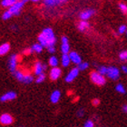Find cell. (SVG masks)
Instances as JSON below:
<instances>
[{"label":"cell","mask_w":127,"mask_h":127,"mask_svg":"<svg viewBox=\"0 0 127 127\" xmlns=\"http://www.w3.org/2000/svg\"><path fill=\"white\" fill-rule=\"evenodd\" d=\"M38 42L40 45H43V47H50L55 46L56 42V35L54 34V31L51 28H45L41 32V34L38 35Z\"/></svg>","instance_id":"cell-1"},{"label":"cell","mask_w":127,"mask_h":127,"mask_svg":"<svg viewBox=\"0 0 127 127\" xmlns=\"http://www.w3.org/2000/svg\"><path fill=\"white\" fill-rule=\"evenodd\" d=\"M90 79L95 85H98V86H103V85H105V83H106L105 77L103 76V75H102L101 74H99L97 71L91 72Z\"/></svg>","instance_id":"cell-2"},{"label":"cell","mask_w":127,"mask_h":127,"mask_svg":"<svg viewBox=\"0 0 127 127\" xmlns=\"http://www.w3.org/2000/svg\"><path fill=\"white\" fill-rule=\"evenodd\" d=\"M17 64H18V56L17 55H12L8 59V69L11 73H15L17 70Z\"/></svg>","instance_id":"cell-3"},{"label":"cell","mask_w":127,"mask_h":127,"mask_svg":"<svg viewBox=\"0 0 127 127\" xmlns=\"http://www.w3.org/2000/svg\"><path fill=\"white\" fill-rule=\"evenodd\" d=\"M25 3L26 2H25L24 0H23V1H17L15 5L8 8V10L10 11L11 14H12L13 16H17V15H19L21 9L23 8V6H24Z\"/></svg>","instance_id":"cell-4"},{"label":"cell","mask_w":127,"mask_h":127,"mask_svg":"<svg viewBox=\"0 0 127 127\" xmlns=\"http://www.w3.org/2000/svg\"><path fill=\"white\" fill-rule=\"evenodd\" d=\"M107 76L110 78V79L115 80L119 79L120 77V71L119 69L115 67V66H109L108 67V72H107Z\"/></svg>","instance_id":"cell-5"},{"label":"cell","mask_w":127,"mask_h":127,"mask_svg":"<svg viewBox=\"0 0 127 127\" xmlns=\"http://www.w3.org/2000/svg\"><path fill=\"white\" fill-rule=\"evenodd\" d=\"M45 70H46V64H42L41 62L36 61L34 64V74L38 76L40 74H44Z\"/></svg>","instance_id":"cell-6"},{"label":"cell","mask_w":127,"mask_h":127,"mask_svg":"<svg viewBox=\"0 0 127 127\" xmlns=\"http://www.w3.org/2000/svg\"><path fill=\"white\" fill-rule=\"evenodd\" d=\"M80 70L78 69V67H74V68H72L71 71L69 72L67 75L65 76V82L66 83H72L74 81L79 74Z\"/></svg>","instance_id":"cell-7"},{"label":"cell","mask_w":127,"mask_h":127,"mask_svg":"<svg viewBox=\"0 0 127 127\" xmlns=\"http://www.w3.org/2000/svg\"><path fill=\"white\" fill-rule=\"evenodd\" d=\"M67 0H43V4L47 7H55L56 5H63Z\"/></svg>","instance_id":"cell-8"},{"label":"cell","mask_w":127,"mask_h":127,"mask_svg":"<svg viewBox=\"0 0 127 127\" xmlns=\"http://www.w3.org/2000/svg\"><path fill=\"white\" fill-rule=\"evenodd\" d=\"M14 122L12 115L9 114H2L0 116V124L3 125H10Z\"/></svg>","instance_id":"cell-9"},{"label":"cell","mask_w":127,"mask_h":127,"mask_svg":"<svg viewBox=\"0 0 127 127\" xmlns=\"http://www.w3.org/2000/svg\"><path fill=\"white\" fill-rule=\"evenodd\" d=\"M62 71L61 69L58 68V67H54L50 70V73H49V77L52 81H56L59 77L61 76Z\"/></svg>","instance_id":"cell-10"},{"label":"cell","mask_w":127,"mask_h":127,"mask_svg":"<svg viewBox=\"0 0 127 127\" xmlns=\"http://www.w3.org/2000/svg\"><path fill=\"white\" fill-rule=\"evenodd\" d=\"M16 98V94L14 91H9L7 93L4 94V95L0 97V101L4 103V102H7V101H12L15 100Z\"/></svg>","instance_id":"cell-11"},{"label":"cell","mask_w":127,"mask_h":127,"mask_svg":"<svg viewBox=\"0 0 127 127\" xmlns=\"http://www.w3.org/2000/svg\"><path fill=\"white\" fill-rule=\"evenodd\" d=\"M95 11L94 9H86V10L83 11L82 13L80 14V18L81 20H84V21H86L88 19L92 17V16L95 15Z\"/></svg>","instance_id":"cell-12"},{"label":"cell","mask_w":127,"mask_h":127,"mask_svg":"<svg viewBox=\"0 0 127 127\" xmlns=\"http://www.w3.org/2000/svg\"><path fill=\"white\" fill-rule=\"evenodd\" d=\"M69 57H70V60L73 64H77V65H79L80 64L82 63V59L80 57V56L76 52H74V51H72L69 53Z\"/></svg>","instance_id":"cell-13"},{"label":"cell","mask_w":127,"mask_h":127,"mask_svg":"<svg viewBox=\"0 0 127 127\" xmlns=\"http://www.w3.org/2000/svg\"><path fill=\"white\" fill-rule=\"evenodd\" d=\"M61 97V92L59 90H55L50 95V101L52 103H57Z\"/></svg>","instance_id":"cell-14"},{"label":"cell","mask_w":127,"mask_h":127,"mask_svg":"<svg viewBox=\"0 0 127 127\" xmlns=\"http://www.w3.org/2000/svg\"><path fill=\"white\" fill-rule=\"evenodd\" d=\"M13 74H14V76H15V78H16L17 81L23 83V81H24V79H25V75H26V74H25L24 72H22L21 70H18V69H17Z\"/></svg>","instance_id":"cell-15"},{"label":"cell","mask_w":127,"mask_h":127,"mask_svg":"<svg viewBox=\"0 0 127 127\" xmlns=\"http://www.w3.org/2000/svg\"><path fill=\"white\" fill-rule=\"evenodd\" d=\"M10 50V45L8 43H5L0 45V55L5 56V54H7Z\"/></svg>","instance_id":"cell-16"},{"label":"cell","mask_w":127,"mask_h":127,"mask_svg":"<svg viewBox=\"0 0 127 127\" xmlns=\"http://www.w3.org/2000/svg\"><path fill=\"white\" fill-rule=\"evenodd\" d=\"M61 63H62V65L64 67H67V66L70 64L71 63V60H70V57H69V54H64L63 56H62V58H61Z\"/></svg>","instance_id":"cell-17"},{"label":"cell","mask_w":127,"mask_h":127,"mask_svg":"<svg viewBox=\"0 0 127 127\" xmlns=\"http://www.w3.org/2000/svg\"><path fill=\"white\" fill-rule=\"evenodd\" d=\"M17 2V0H2L1 1V5L3 7H11Z\"/></svg>","instance_id":"cell-18"},{"label":"cell","mask_w":127,"mask_h":127,"mask_svg":"<svg viewBox=\"0 0 127 127\" xmlns=\"http://www.w3.org/2000/svg\"><path fill=\"white\" fill-rule=\"evenodd\" d=\"M89 27H90L89 23H88L87 21H84V20L80 21L79 24H78V29H79L80 31H85L86 29H88Z\"/></svg>","instance_id":"cell-19"},{"label":"cell","mask_w":127,"mask_h":127,"mask_svg":"<svg viewBox=\"0 0 127 127\" xmlns=\"http://www.w3.org/2000/svg\"><path fill=\"white\" fill-rule=\"evenodd\" d=\"M43 48H44V47H43V45H40L39 43H37V44H34V45H32L31 49H32V51H33V52H34V53L39 54L43 51Z\"/></svg>","instance_id":"cell-20"},{"label":"cell","mask_w":127,"mask_h":127,"mask_svg":"<svg viewBox=\"0 0 127 127\" xmlns=\"http://www.w3.org/2000/svg\"><path fill=\"white\" fill-rule=\"evenodd\" d=\"M48 64H49L50 66H52V68L57 67V65H58V59H57V57H56V56H51L50 58H49Z\"/></svg>","instance_id":"cell-21"},{"label":"cell","mask_w":127,"mask_h":127,"mask_svg":"<svg viewBox=\"0 0 127 127\" xmlns=\"http://www.w3.org/2000/svg\"><path fill=\"white\" fill-rule=\"evenodd\" d=\"M61 52L64 54H67L68 55L70 53V45L69 43H65V44H62L61 45Z\"/></svg>","instance_id":"cell-22"},{"label":"cell","mask_w":127,"mask_h":127,"mask_svg":"<svg viewBox=\"0 0 127 127\" xmlns=\"http://www.w3.org/2000/svg\"><path fill=\"white\" fill-rule=\"evenodd\" d=\"M34 81V76L30 74H26L25 75V79L23 81V84H31L32 82Z\"/></svg>","instance_id":"cell-23"},{"label":"cell","mask_w":127,"mask_h":127,"mask_svg":"<svg viewBox=\"0 0 127 127\" xmlns=\"http://www.w3.org/2000/svg\"><path fill=\"white\" fill-rule=\"evenodd\" d=\"M97 72L99 74H101L102 75H107V72H108V67H106L104 65H102V66H99V68H98Z\"/></svg>","instance_id":"cell-24"},{"label":"cell","mask_w":127,"mask_h":127,"mask_svg":"<svg viewBox=\"0 0 127 127\" xmlns=\"http://www.w3.org/2000/svg\"><path fill=\"white\" fill-rule=\"evenodd\" d=\"M115 90L119 94H122V95H125V94L126 93V90H125V86H124L122 84H118V85L115 86Z\"/></svg>","instance_id":"cell-25"},{"label":"cell","mask_w":127,"mask_h":127,"mask_svg":"<svg viewBox=\"0 0 127 127\" xmlns=\"http://www.w3.org/2000/svg\"><path fill=\"white\" fill-rule=\"evenodd\" d=\"M13 16V15L11 14V12L9 10H6V11H5L4 13H3V15H2V19L3 20H7V19H9V18H11Z\"/></svg>","instance_id":"cell-26"},{"label":"cell","mask_w":127,"mask_h":127,"mask_svg":"<svg viewBox=\"0 0 127 127\" xmlns=\"http://www.w3.org/2000/svg\"><path fill=\"white\" fill-rule=\"evenodd\" d=\"M88 67H89V64L86 63V62H82V63H81L79 65H78V69H79L80 71H84V70H86Z\"/></svg>","instance_id":"cell-27"},{"label":"cell","mask_w":127,"mask_h":127,"mask_svg":"<svg viewBox=\"0 0 127 127\" xmlns=\"http://www.w3.org/2000/svg\"><path fill=\"white\" fill-rule=\"evenodd\" d=\"M45 74H40V75H38V76L36 77L35 82H36L37 84H41V83H43L44 81H45Z\"/></svg>","instance_id":"cell-28"},{"label":"cell","mask_w":127,"mask_h":127,"mask_svg":"<svg viewBox=\"0 0 127 127\" xmlns=\"http://www.w3.org/2000/svg\"><path fill=\"white\" fill-rule=\"evenodd\" d=\"M119 58L123 61H125L127 60V51H122L121 53L119 54Z\"/></svg>","instance_id":"cell-29"},{"label":"cell","mask_w":127,"mask_h":127,"mask_svg":"<svg viewBox=\"0 0 127 127\" xmlns=\"http://www.w3.org/2000/svg\"><path fill=\"white\" fill-rule=\"evenodd\" d=\"M119 8L120 10L122 11L124 14H127V5L124 3H120L119 4Z\"/></svg>","instance_id":"cell-30"},{"label":"cell","mask_w":127,"mask_h":127,"mask_svg":"<svg viewBox=\"0 0 127 127\" xmlns=\"http://www.w3.org/2000/svg\"><path fill=\"white\" fill-rule=\"evenodd\" d=\"M84 127H95V123H94L92 120H87V121L85 123Z\"/></svg>","instance_id":"cell-31"},{"label":"cell","mask_w":127,"mask_h":127,"mask_svg":"<svg viewBox=\"0 0 127 127\" xmlns=\"http://www.w3.org/2000/svg\"><path fill=\"white\" fill-rule=\"evenodd\" d=\"M127 31L126 29V26H125V25H123V26H121V27H119V28H118V33L119 34H125V32Z\"/></svg>","instance_id":"cell-32"},{"label":"cell","mask_w":127,"mask_h":127,"mask_svg":"<svg viewBox=\"0 0 127 127\" xmlns=\"http://www.w3.org/2000/svg\"><path fill=\"white\" fill-rule=\"evenodd\" d=\"M76 115H77V117L82 118V117L85 115V110H84V109H79V110L76 112Z\"/></svg>","instance_id":"cell-33"},{"label":"cell","mask_w":127,"mask_h":127,"mask_svg":"<svg viewBox=\"0 0 127 127\" xmlns=\"http://www.w3.org/2000/svg\"><path fill=\"white\" fill-rule=\"evenodd\" d=\"M92 103H93V105L97 106V105H99V103H100V100L97 99V98H95V99H93V101H92Z\"/></svg>","instance_id":"cell-34"},{"label":"cell","mask_w":127,"mask_h":127,"mask_svg":"<svg viewBox=\"0 0 127 127\" xmlns=\"http://www.w3.org/2000/svg\"><path fill=\"white\" fill-rule=\"evenodd\" d=\"M47 50L50 54H54L56 52V47H55V46H50V47L47 48Z\"/></svg>","instance_id":"cell-35"},{"label":"cell","mask_w":127,"mask_h":127,"mask_svg":"<svg viewBox=\"0 0 127 127\" xmlns=\"http://www.w3.org/2000/svg\"><path fill=\"white\" fill-rule=\"evenodd\" d=\"M61 42H62V44H65V43H69L68 42V38L66 36H62V38H61Z\"/></svg>","instance_id":"cell-36"},{"label":"cell","mask_w":127,"mask_h":127,"mask_svg":"<svg viewBox=\"0 0 127 127\" xmlns=\"http://www.w3.org/2000/svg\"><path fill=\"white\" fill-rule=\"evenodd\" d=\"M31 53H33V51H32L31 48H29V49H27V50L24 51L25 55H29V54H31Z\"/></svg>","instance_id":"cell-37"},{"label":"cell","mask_w":127,"mask_h":127,"mask_svg":"<svg viewBox=\"0 0 127 127\" xmlns=\"http://www.w3.org/2000/svg\"><path fill=\"white\" fill-rule=\"evenodd\" d=\"M121 69H122V71L124 72L125 74H127V66L126 65H123Z\"/></svg>","instance_id":"cell-38"},{"label":"cell","mask_w":127,"mask_h":127,"mask_svg":"<svg viewBox=\"0 0 127 127\" xmlns=\"http://www.w3.org/2000/svg\"><path fill=\"white\" fill-rule=\"evenodd\" d=\"M123 112L127 114V104H125V105L123 106Z\"/></svg>","instance_id":"cell-39"},{"label":"cell","mask_w":127,"mask_h":127,"mask_svg":"<svg viewBox=\"0 0 127 127\" xmlns=\"http://www.w3.org/2000/svg\"><path fill=\"white\" fill-rule=\"evenodd\" d=\"M25 2H28V1H30V2H38L39 0H24Z\"/></svg>","instance_id":"cell-40"},{"label":"cell","mask_w":127,"mask_h":127,"mask_svg":"<svg viewBox=\"0 0 127 127\" xmlns=\"http://www.w3.org/2000/svg\"><path fill=\"white\" fill-rule=\"evenodd\" d=\"M126 35H127V31H126Z\"/></svg>","instance_id":"cell-41"}]
</instances>
